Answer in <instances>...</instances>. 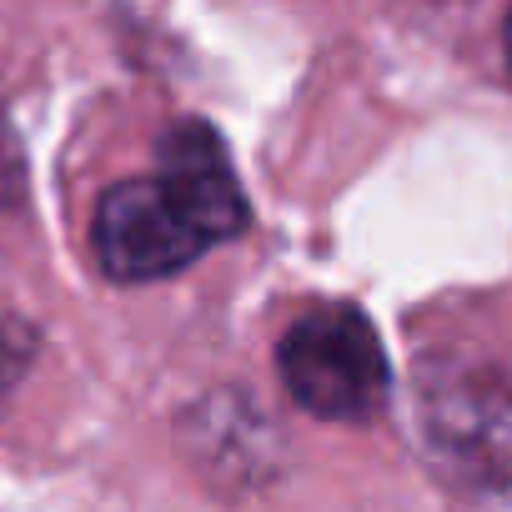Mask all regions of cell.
Returning <instances> with one entry per match:
<instances>
[{
	"label": "cell",
	"mask_w": 512,
	"mask_h": 512,
	"mask_svg": "<svg viewBox=\"0 0 512 512\" xmlns=\"http://www.w3.org/2000/svg\"><path fill=\"white\" fill-rule=\"evenodd\" d=\"M246 226V196L221 136L181 121L161 136L151 176L111 186L96 206V262L116 282H161Z\"/></svg>",
	"instance_id": "cell-1"
},
{
	"label": "cell",
	"mask_w": 512,
	"mask_h": 512,
	"mask_svg": "<svg viewBox=\"0 0 512 512\" xmlns=\"http://www.w3.org/2000/svg\"><path fill=\"white\" fill-rule=\"evenodd\" d=\"M277 372L297 407L327 422H362L387 402L392 372L372 322L357 307H312L277 347Z\"/></svg>",
	"instance_id": "cell-2"
},
{
	"label": "cell",
	"mask_w": 512,
	"mask_h": 512,
	"mask_svg": "<svg viewBox=\"0 0 512 512\" xmlns=\"http://www.w3.org/2000/svg\"><path fill=\"white\" fill-rule=\"evenodd\" d=\"M502 46H507V66H512V11H507V26H502Z\"/></svg>",
	"instance_id": "cell-3"
}]
</instances>
